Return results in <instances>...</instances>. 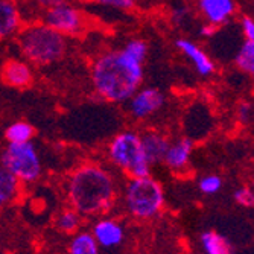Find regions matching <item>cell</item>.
<instances>
[{"label":"cell","mask_w":254,"mask_h":254,"mask_svg":"<svg viewBox=\"0 0 254 254\" xmlns=\"http://www.w3.org/2000/svg\"><path fill=\"white\" fill-rule=\"evenodd\" d=\"M67 198L81 216H99L113 209L118 198V184L102 165L87 161L68 177Z\"/></svg>","instance_id":"6da1fadb"},{"label":"cell","mask_w":254,"mask_h":254,"mask_svg":"<svg viewBox=\"0 0 254 254\" xmlns=\"http://www.w3.org/2000/svg\"><path fill=\"white\" fill-rule=\"evenodd\" d=\"M143 79V64L122 49L101 54L91 64V82L96 93L107 102H127Z\"/></svg>","instance_id":"7a4b0ae2"},{"label":"cell","mask_w":254,"mask_h":254,"mask_svg":"<svg viewBox=\"0 0 254 254\" xmlns=\"http://www.w3.org/2000/svg\"><path fill=\"white\" fill-rule=\"evenodd\" d=\"M17 43L21 55L29 64L43 67L61 61L68 51L67 37L40 20L21 28L17 34Z\"/></svg>","instance_id":"3957f363"},{"label":"cell","mask_w":254,"mask_h":254,"mask_svg":"<svg viewBox=\"0 0 254 254\" xmlns=\"http://www.w3.org/2000/svg\"><path fill=\"white\" fill-rule=\"evenodd\" d=\"M107 157L113 166L129 178L145 177L151 172L142 146V135L134 129H125L114 135L107 146Z\"/></svg>","instance_id":"277c9868"},{"label":"cell","mask_w":254,"mask_h":254,"mask_svg":"<svg viewBox=\"0 0 254 254\" xmlns=\"http://www.w3.org/2000/svg\"><path fill=\"white\" fill-rule=\"evenodd\" d=\"M125 205L137 219H151L165 207V190L161 183L151 175L129 178L125 189Z\"/></svg>","instance_id":"5b68a950"},{"label":"cell","mask_w":254,"mask_h":254,"mask_svg":"<svg viewBox=\"0 0 254 254\" xmlns=\"http://www.w3.org/2000/svg\"><path fill=\"white\" fill-rule=\"evenodd\" d=\"M0 163L20 183H34L43 172L40 154L32 142L8 143L0 155Z\"/></svg>","instance_id":"8992f818"},{"label":"cell","mask_w":254,"mask_h":254,"mask_svg":"<svg viewBox=\"0 0 254 254\" xmlns=\"http://www.w3.org/2000/svg\"><path fill=\"white\" fill-rule=\"evenodd\" d=\"M41 21L67 38L81 35L88 26L85 12L70 0L48 8L41 14Z\"/></svg>","instance_id":"52a82bcc"},{"label":"cell","mask_w":254,"mask_h":254,"mask_svg":"<svg viewBox=\"0 0 254 254\" xmlns=\"http://www.w3.org/2000/svg\"><path fill=\"white\" fill-rule=\"evenodd\" d=\"M129 104V114L135 121H145L154 116L165 104V95L155 87L140 88L127 101Z\"/></svg>","instance_id":"ba28073f"},{"label":"cell","mask_w":254,"mask_h":254,"mask_svg":"<svg viewBox=\"0 0 254 254\" xmlns=\"http://www.w3.org/2000/svg\"><path fill=\"white\" fill-rule=\"evenodd\" d=\"M0 78L11 88H28L34 82V70L28 61L9 58L0 68Z\"/></svg>","instance_id":"9c48e42d"},{"label":"cell","mask_w":254,"mask_h":254,"mask_svg":"<svg viewBox=\"0 0 254 254\" xmlns=\"http://www.w3.org/2000/svg\"><path fill=\"white\" fill-rule=\"evenodd\" d=\"M198 9L205 23L219 28L235 17L238 5L236 0H198Z\"/></svg>","instance_id":"30bf717a"},{"label":"cell","mask_w":254,"mask_h":254,"mask_svg":"<svg viewBox=\"0 0 254 254\" xmlns=\"http://www.w3.org/2000/svg\"><path fill=\"white\" fill-rule=\"evenodd\" d=\"M175 46H177V49L192 63V65L198 72V75H201L204 78L213 75L215 63L209 55L204 52V49L201 48V46H198L196 43H193V41H190L188 38L177 40Z\"/></svg>","instance_id":"8fae6325"},{"label":"cell","mask_w":254,"mask_h":254,"mask_svg":"<svg viewBox=\"0 0 254 254\" xmlns=\"http://www.w3.org/2000/svg\"><path fill=\"white\" fill-rule=\"evenodd\" d=\"M193 151V142L190 137H181L175 142H171L165 154L163 163L174 172H181L188 169Z\"/></svg>","instance_id":"7c38bea8"},{"label":"cell","mask_w":254,"mask_h":254,"mask_svg":"<svg viewBox=\"0 0 254 254\" xmlns=\"http://www.w3.org/2000/svg\"><path fill=\"white\" fill-rule=\"evenodd\" d=\"M23 25V17L17 0H0V41L12 38Z\"/></svg>","instance_id":"4fadbf2b"},{"label":"cell","mask_w":254,"mask_h":254,"mask_svg":"<svg viewBox=\"0 0 254 254\" xmlns=\"http://www.w3.org/2000/svg\"><path fill=\"white\" fill-rule=\"evenodd\" d=\"M142 135V146H143V152L146 157V161L152 166L163 163L165 154L168 151V146L171 143L169 138L161 134L158 131H146Z\"/></svg>","instance_id":"5bb4252c"},{"label":"cell","mask_w":254,"mask_h":254,"mask_svg":"<svg viewBox=\"0 0 254 254\" xmlns=\"http://www.w3.org/2000/svg\"><path fill=\"white\" fill-rule=\"evenodd\" d=\"M91 235L96 239L98 245L104 248H113L124 241V228L114 219H101L95 224Z\"/></svg>","instance_id":"9a60e30c"},{"label":"cell","mask_w":254,"mask_h":254,"mask_svg":"<svg viewBox=\"0 0 254 254\" xmlns=\"http://www.w3.org/2000/svg\"><path fill=\"white\" fill-rule=\"evenodd\" d=\"M20 195V181L0 166V209L12 204Z\"/></svg>","instance_id":"2e32d148"},{"label":"cell","mask_w":254,"mask_h":254,"mask_svg":"<svg viewBox=\"0 0 254 254\" xmlns=\"http://www.w3.org/2000/svg\"><path fill=\"white\" fill-rule=\"evenodd\" d=\"M8 143H25V142H32L35 135V128L25 121H17L12 122L11 125L6 127L3 132Z\"/></svg>","instance_id":"e0dca14e"},{"label":"cell","mask_w":254,"mask_h":254,"mask_svg":"<svg viewBox=\"0 0 254 254\" xmlns=\"http://www.w3.org/2000/svg\"><path fill=\"white\" fill-rule=\"evenodd\" d=\"M201 244L205 254H235V250L224 236L216 232H205L201 235Z\"/></svg>","instance_id":"ac0fdd59"},{"label":"cell","mask_w":254,"mask_h":254,"mask_svg":"<svg viewBox=\"0 0 254 254\" xmlns=\"http://www.w3.org/2000/svg\"><path fill=\"white\" fill-rule=\"evenodd\" d=\"M235 64L247 75L254 73V40H244L235 57Z\"/></svg>","instance_id":"d6986e66"},{"label":"cell","mask_w":254,"mask_h":254,"mask_svg":"<svg viewBox=\"0 0 254 254\" xmlns=\"http://www.w3.org/2000/svg\"><path fill=\"white\" fill-rule=\"evenodd\" d=\"M68 254H99V245L91 233H79L70 241Z\"/></svg>","instance_id":"ffe728a7"},{"label":"cell","mask_w":254,"mask_h":254,"mask_svg":"<svg viewBox=\"0 0 254 254\" xmlns=\"http://www.w3.org/2000/svg\"><path fill=\"white\" fill-rule=\"evenodd\" d=\"M81 221H82V216L73 210V209H67V210H63L58 216H57V228L60 230L61 233H65V235H73L76 233L79 227H81Z\"/></svg>","instance_id":"44dd1931"},{"label":"cell","mask_w":254,"mask_h":254,"mask_svg":"<svg viewBox=\"0 0 254 254\" xmlns=\"http://www.w3.org/2000/svg\"><path fill=\"white\" fill-rule=\"evenodd\" d=\"M122 51L127 55H129L131 58H134L135 61L143 64L148 57V44H146V41H143L140 38H132L124 46Z\"/></svg>","instance_id":"7402d4cb"},{"label":"cell","mask_w":254,"mask_h":254,"mask_svg":"<svg viewBox=\"0 0 254 254\" xmlns=\"http://www.w3.org/2000/svg\"><path fill=\"white\" fill-rule=\"evenodd\" d=\"M17 2H18L20 9H21V8H25V6H28V11H29V12L40 14V17H41V14H43L46 9H48V8H51V6H54V5H57V3L65 2V0H17Z\"/></svg>","instance_id":"603a6c76"},{"label":"cell","mask_w":254,"mask_h":254,"mask_svg":"<svg viewBox=\"0 0 254 254\" xmlns=\"http://www.w3.org/2000/svg\"><path fill=\"white\" fill-rule=\"evenodd\" d=\"M221 188H222V180L215 174L205 175L199 180V190L205 195H215L221 190Z\"/></svg>","instance_id":"cb8c5ba5"},{"label":"cell","mask_w":254,"mask_h":254,"mask_svg":"<svg viewBox=\"0 0 254 254\" xmlns=\"http://www.w3.org/2000/svg\"><path fill=\"white\" fill-rule=\"evenodd\" d=\"M235 201L242 205V207H247V209H251L254 205V192L251 188L248 186H244V188H239L236 192H235Z\"/></svg>","instance_id":"d4e9b609"},{"label":"cell","mask_w":254,"mask_h":254,"mask_svg":"<svg viewBox=\"0 0 254 254\" xmlns=\"http://www.w3.org/2000/svg\"><path fill=\"white\" fill-rule=\"evenodd\" d=\"M93 2L107 8H114L121 11H128L135 6V0H93Z\"/></svg>","instance_id":"484cf974"},{"label":"cell","mask_w":254,"mask_h":254,"mask_svg":"<svg viewBox=\"0 0 254 254\" xmlns=\"http://www.w3.org/2000/svg\"><path fill=\"white\" fill-rule=\"evenodd\" d=\"M238 118L244 125H248L253 119V104L251 102H242L238 108Z\"/></svg>","instance_id":"4316f807"},{"label":"cell","mask_w":254,"mask_h":254,"mask_svg":"<svg viewBox=\"0 0 254 254\" xmlns=\"http://www.w3.org/2000/svg\"><path fill=\"white\" fill-rule=\"evenodd\" d=\"M241 31L245 40H254V20L250 15L241 18Z\"/></svg>","instance_id":"83f0119b"},{"label":"cell","mask_w":254,"mask_h":254,"mask_svg":"<svg viewBox=\"0 0 254 254\" xmlns=\"http://www.w3.org/2000/svg\"><path fill=\"white\" fill-rule=\"evenodd\" d=\"M189 15V9L186 6H177L172 9V20L175 23H183Z\"/></svg>","instance_id":"f1b7e54d"},{"label":"cell","mask_w":254,"mask_h":254,"mask_svg":"<svg viewBox=\"0 0 254 254\" xmlns=\"http://www.w3.org/2000/svg\"><path fill=\"white\" fill-rule=\"evenodd\" d=\"M216 29H218V26L210 25V23H205V25H202V26H201L199 34H201L202 37H209V38H210V37H213V35H215Z\"/></svg>","instance_id":"f546056e"},{"label":"cell","mask_w":254,"mask_h":254,"mask_svg":"<svg viewBox=\"0 0 254 254\" xmlns=\"http://www.w3.org/2000/svg\"><path fill=\"white\" fill-rule=\"evenodd\" d=\"M76 3H82V5H85V3H91L93 0H75Z\"/></svg>","instance_id":"4dcf8cb0"}]
</instances>
